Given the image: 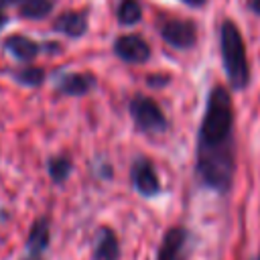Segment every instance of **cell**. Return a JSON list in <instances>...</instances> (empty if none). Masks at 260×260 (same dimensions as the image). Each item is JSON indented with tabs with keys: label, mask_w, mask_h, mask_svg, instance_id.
<instances>
[{
	"label": "cell",
	"mask_w": 260,
	"mask_h": 260,
	"mask_svg": "<svg viewBox=\"0 0 260 260\" xmlns=\"http://www.w3.org/2000/svg\"><path fill=\"white\" fill-rule=\"evenodd\" d=\"M232 128H234L232 98L225 87L215 85L207 95L205 114L197 138V152L234 150Z\"/></svg>",
	"instance_id": "cell-1"
},
{
	"label": "cell",
	"mask_w": 260,
	"mask_h": 260,
	"mask_svg": "<svg viewBox=\"0 0 260 260\" xmlns=\"http://www.w3.org/2000/svg\"><path fill=\"white\" fill-rule=\"evenodd\" d=\"M219 47L225 75L236 89H244L250 81V67L246 57V45L240 28L232 20H223L219 26Z\"/></svg>",
	"instance_id": "cell-2"
},
{
	"label": "cell",
	"mask_w": 260,
	"mask_h": 260,
	"mask_svg": "<svg viewBox=\"0 0 260 260\" xmlns=\"http://www.w3.org/2000/svg\"><path fill=\"white\" fill-rule=\"evenodd\" d=\"M128 112H130L136 128L142 132L158 134L169 128V122H167L160 106L146 95H134L128 104Z\"/></svg>",
	"instance_id": "cell-3"
},
{
	"label": "cell",
	"mask_w": 260,
	"mask_h": 260,
	"mask_svg": "<svg viewBox=\"0 0 260 260\" xmlns=\"http://www.w3.org/2000/svg\"><path fill=\"white\" fill-rule=\"evenodd\" d=\"M160 37L175 49H191L197 41V30L191 20L169 18L160 24Z\"/></svg>",
	"instance_id": "cell-4"
},
{
	"label": "cell",
	"mask_w": 260,
	"mask_h": 260,
	"mask_svg": "<svg viewBox=\"0 0 260 260\" xmlns=\"http://www.w3.org/2000/svg\"><path fill=\"white\" fill-rule=\"evenodd\" d=\"M130 179H132L134 189L144 197H154V195L160 193V183H158L156 171H154L152 162L148 158H144V156H140V158H136L132 162Z\"/></svg>",
	"instance_id": "cell-5"
},
{
	"label": "cell",
	"mask_w": 260,
	"mask_h": 260,
	"mask_svg": "<svg viewBox=\"0 0 260 260\" xmlns=\"http://www.w3.org/2000/svg\"><path fill=\"white\" fill-rule=\"evenodd\" d=\"M114 53L126 63H144L150 57V47L138 35H124L114 41Z\"/></svg>",
	"instance_id": "cell-6"
},
{
	"label": "cell",
	"mask_w": 260,
	"mask_h": 260,
	"mask_svg": "<svg viewBox=\"0 0 260 260\" xmlns=\"http://www.w3.org/2000/svg\"><path fill=\"white\" fill-rule=\"evenodd\" d=\"M189 234L185 228H171L158 246L156 260H185V246H187Z\"/></svg>",
	"instance_id": "cell-7"
},
{
	"label": "cell",
	"mask_w": 260,
	"mask_h": 260,
	"mask_svg": "<svg viewBox=\"0 0 260 260\" xmlns=\"http://www.w3.org/2000/svg\"><path fill=\"white\" fill-rule=\"evenodd\" d=\"M91 258H93V260H118V258H120L118 236L114 234L112 228L102 225V228L95 232Z\"/></svg>",
	"instance_id": "cell-8"
},
{
	"label": "cell",
	"mask_w": 260,
	"mask_h": 260,
	"mask_svg": "<svg viewBox=\"0 0 260 260\" xmlns=\"http://www.w3.org/2000/svg\"><path fill=\"white\" fill-rule=\"evenodd\" d=\"M95 77L91 73H65L57 79V91L63 95H85L95 87Z\"/></svg>",
	"instance_id": "cell-9"
},
{
	"label": "cell",
	"mask_w": 260,
	"mask_h": 260,
	"mask_svg": "<svg viewBox=\"0 0 260 260\" xmlns=\"http://www.w3.org/2000/svg\"><path fill=\"white\" fill-rule=\"evenodd\" d=\"M53 28L57 32H63L67 37L79 39L87 32V14L85 12H77V10H67L63 14L57 16V20L53 22Z\"/></svg>",
	"instance_id": "cell-10"
},
{
	"label": "cell",
	"mask_w": 260,
	"mask_h": 260,
	"mask_svg": "<svg viewBox=\"0 0 260 260\" xmlns=\"http://www.w3.org/2000/svg\"><path fill=\"white\" fill-rule=\"evenodd\" d=\"M41 47H43V45L35 43L32 39H28V37H24V35H12V37L4 39V49H6L14 59L24 61V63H26V61H32V59L39 55Z\"/></svg>",
	"instance_id": "cell-11"
},
{
	"label": "cell",
	"mask_w": 260,
	"mask_h": 260,
	"mask_svg": "<svg viewBox=\"0 0 260 260\" xmlns=\"http://www.w3.org/2000/svg\"><path fill=\"white\" fill-rule=\"evenodd\" d=\"M51 242V225L47 217H39L30 230H28V238H26V250L30 252V256H39L45 252V248Z\"/></svg>",
	"instance_id": "cell-12"
},
{
	"label": "cell",
	"mask_w": 260,
	"mask_h": 260,
	"mask_svg": "<svg viewBox=\"0 0 260 260\" xmlns=\"http://www.w3.org/2000/svg\"><path fill=\"white\" fill-rule=\"evenodd\" d=\"M8 75L20 83V85H26V87H39L43 85L45 81V71L41 67H35V65H24L20 69H14V71H8Z\"/></svg>",
	"instance_id": "cell-13"
},
{
	"label": "cell",
	"mask_w": 260,
	"mask_h": 260,
	"mask_svg": "<svg viewBox=\"0 0 260 260\" xmlns=\"http://www.w3.org/2000/svg\"><path fill=\"white\" fill-rule=\"evenodd\" d=\"M71 169H73V162L69 156L65 154H59V156H51L47 160V171H49V177L53 179V183L61 185L69 175H71Z\"/></svg>",
	"instance_id": "cell-14"
},
{
	"label": "cell",
	"mask_w": 260,
	"mask_h": 260,
	"mask_svg": "<svg viewBox=\"0 0 260 260\" xmlns=\"http://www.w3.org/2000/svg\"><path fill=\"white\" fill-rule=\"evenodd\" d=\"M51 10H53L51 0H22L18 6V14L22 18H30V20L45 18Z\"/></svg>",
	"instance_id": "cell-15"
},
{
	"label": "cell",
	"mask_w": 260,
	"mask_h": 260,
	"mask_svg": "<svg viewBox=\"0 0 260 260\" xmlns=\"http://www.w3.org/2000/svg\"><path fill=\"white\" fill-rule=\"evenodd\" d=\"M116 18L124 26H130V24L140 22V18H142V6H140V2L138 0H122L118 4Z\"/></svg>",
	"instance_id": "cell-16"
},
{
	"label": "cell",
	"mask_w": 260,
	"mask_h": 260,
	"mask_svg": "<svg viewBox=\"0 0 260 260\" xmlns=\"http://www.w3.org/2000/svg\"><path fill=\"white\" fill-rule=\"evenodd\" d=\"M248 6H250V8L260 16V0H248Z\"/></svg>",
	"instance_id": "cell-17"
},
{
	"label": "cell",
	"mask_w": 260,
	"mask_h": 260,
	"mask_svg": "<svg viewBox=\"0 0 260 260\" xmlns=\"http://www.w3.org/2000/svg\"><path fill=\"white\" fill-rule=\"evenodd\" d=\"M20 2H22V0H0V6H16V8H18Z\"/></svg>",
	"instance_id": "cell-18"
},
{
	"label": "cell",
	"mask_w": 260,
	"mask_h": 260,
	"mask_svg": "<svg viewBox=\"0 0 260 260\" xmlns=\"http://www.w3.org/2000/svg\"><path fill=\"white\" fill-rule=\"evenodd\" d=\"M181 2H185L189 6H203L205 4V0H181Z\"/></svg>",
	"instance_id": "cell-19"
},
{
	"label": "cell",
	"mask_w": 260,
	"mask_h": 260,
	"mask_svg": "<svg viewBox=\"0 0 260 260\" xmlns=\"http://www.w3.org/2000/svg\"><path fill=\"white\" fill-rule=\"evenodd\" d=\"M6 22H8V18H6V14L2 12V6H0V28H2Z\"/></svg>",
	"instance_id": "cell-20"
},
{
	"label": "cell",
	"mask_w": 260,
	"mask_h": 260,
	"mask_svg": "<svg viewBox=\"0 0 260 260\" xmlns=\"http://www.w3.org/2000/svg\"><path fill=\"white\" fill-rule=\"evenodd\" d=\"M30 260H39V258H37V256H30Z\"/></svg>",
	"instance_id": "cell-21"
},
{
	"label": "cell",
	"mask_w": 260,
	"mask_h": 260,
	"mask_svg": "<svg viewBox=\"0 0 260 260\" xmlns=\"http://www.w3.org/2000/svg\"><path fill=\"white\" fill-rule=\"evenodd\" d=\"M254 260H260V258H254Z\"/></svg>",
	"instance_id": "cell-22"
}]
</instances>
